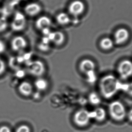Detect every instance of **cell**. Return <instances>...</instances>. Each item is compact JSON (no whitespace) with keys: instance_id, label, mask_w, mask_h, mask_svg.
Returning a JSON list of instances; mask_svg holds the SVG:
<instances>
[{"instance_id":"ba28073f","label":"cell","mask_w":132,"mask_h":132,"mask_svg":"<svg viewBox=\"0 0 132 132\" xmlns=\"http://www.w3.org/2000/svg\"><path fill=\"white\" fill-rule=\"evenodd\" d=\"M27 42L22 36H18L13 38L11 42V47L14 51L20 52L27 46Z\"/></svg>"},{"instance_id":"d4e9b609","label":"cell","mask_w":132,"mask_h":132,"mask_svg":"<svg viewBox=\"0 0 132 132\" xmlns=\"http://www.w3.org/2000/svg\"><path fill=\"white\" fill-rule=\"evenodd\" d=\"M6 69L4 61L0 58V75H2L5 72Z\"/></svg>"},{"instance_id":"7a4b0ae2","label":"cell","mask_w":132,"mask_h":132,"mask_svg":"<svg viewBox=\"0 0 132 132\" xmlns=\"http://www.w3.org/2000/svg\"><path fill=\"white\" fill-rule=\"evenodd\" d=\"M109 111L111 117L118 121L123 120L127 114L124 106L118 101H114L109 104Z\"/></svg>"},{"instance_id":"44dd1931","label":"cell","mask_w":132,"mask_h":132,"mask_svg":"<svg viewBox=\"0 0 132 132\" xmlns=\"http://www.w3.org/2000/svg\"><path fill=\"white\" fill-rule=\"evenodd\" d=\"M86 75L87 76V80L88 81L91 83L95 82L96 80L97 77L95 73V70L92 71L90 72L86 73Z\"/></svg>"},{"instance_id":"e0dca14e","label":"cell","mask_w":132,"mask_h":132,"mask_svg":"<svg viewBox=\"0 0 132 132\" xmlns=\"http://www.w3.org/2000/svg\"><path fill=\"white\" fill-rule=\"evenodd\" d=\"M34 85L39 91H43L48 87V83L45 79L39 78L35 81Z\"/></svg>"},{"instance_id":"7c38bea8","label":"cell","mask_w":132,"mask_h":132,"mask_svg":"<svg viewBox=\"0 0 132 132\" xmlns=\"http://www.w3.org/2000/svg\"><path fill=\"white\" fill-rule=\"evenodd\" d=\"M52 24L50 18L46 16L40 17L35 21V26L37 29L41 31L49 29Z\"/></svg>"},{"instance_id":"d6986e66","label":"cell","mask_w":132,"mask_h":132,"mask_svg":"<svg viewBox=\"0 0 132 132\" xmlns=\"http://www.w3.org/2000/svg\"><path fill=\"white\" fill-rule=\"evenodd\" d=\"M89 101L92 105H98L101 102L100 96L96 93H92L90 94Z\"/></svg>"},{"instance_id":"484cf974","label":"cell","mask_w":132,"mask_h":132,"mask_svg":"<svg viewBox=\"0 0 132 132\" xmlns=\"http://www.w3.org/2000/svg\"><path fill=\"white\" fill-rule=\"evenodd\" d=\"M5 45L3 42L0 40V53H2L5 50Z\"/></svg>"},{"instance_id":"6da1fadb","label":"cell","mask_w":132,"mask_h":132,"mask_svg":"<svg viewBox=\"0 0 132 132\" xmlns=\"http://www.w3.org/2000/svg\"><path fill=\"white\" fill-rule=\"evenodd\" d=\"M120 81L114 75L105 76L100 81V88L103 96L107 99L114 96L120 90L123 89Z\"/></svg>"},{"instance_id":"2e32d148","label":"cell","mask_w":132,"mask_h":132,"mask_svg":"<svg viewBox=\"0 0 132 132\" xmlns=\"http://www.w3.org/2000/svg\"><path fill=\"white\" fill-rule=\"evenodd\" d=\"M56 20L60 25H67L70 22V18L67 14L62 12L57 14L56 16Z\"/></svg>"},{"instance_id":"52a82bcc","label":"cell","mask_w":132,"mask_h":132,"mask_svg":"<svg viewBox=\"0 0 132 132\" xmlns=\"http://www.w3.org/2000/svg\"><path fill=\"white\" fill-rule=\"evenodd\" d=\"M68 9L70 14L76 17L80 15L84 12L85 5L84 3L80 0H75L70 4Z\"/></svg>"},{"instance_id":"5b68a950","label":"cell","mask_w":132,"mask_h":132,"mask_svg":"<svg viewBox=\"0 0 132 132\" xmlns=\"http://www.w3.org/2000/svg\"><path fill=\"white\" fill-rule=\"evenodd\" d=\"M28 70L29 73L34 76L40 77L45 73V67L42 61L36 60L29 63Z\"/></svg>"},{"instance_id":"4fadbf2b","label":"cell","mask_w":132,"mask_h":132,"mask_svg":"<svg viewBox=\"0 0 132 132\" xmlns=\"http://www.w3.org/2000/svg\"><path fill=\"white\" fill-rule=\"evenodd\" d=\"M96 65L93 61L90 59H86L82 60L79 64L80 70L85 74L95 70Z\"/></svg>"},{"instance_id":"9a60e30c","label":"cell","mask_w":132,"mask_h":132,"mask_svg":"<svg viewBox=\"0 0 132 132\" xmlns=\"http://www.w3.org/2000/svg\"><path fill=\"white\" fill-rule=\"evenodd\" d=\"M91 113L92 119H95L98 121H102L106 118V111L102 108H97L95 111H91Z\"/></svg>"},{"instance_id":"8fae6325","label":"cell","mask_w":132,"mask_h":132,"mask_svg":"<svg viewBox=\"0 0 132 132\" xmlns=\"http://www.w3.org/2000/svg\"><path fill=\"white\" fill-rule=\"evenodd\" d=\"M47 37L50 42H52L57 46H60L63 44L65 39L64 34L60 31L50 32Z\"/></svg>"},{"instance_id":"30bf717a","label":"cell","mask_w":132,"mask_h":132,"mask_svg":"<svg viewBox=\"0 0 132 132\" xmlns=\"http://www.w3.org/2000/svg\"><path fill=\"white\" fill-rule=\"evenodd\" d=\"M41 10L42 7L40 5L35 2L28 4L24 8L26 14L31 17L37 15L41 12Z\"/></svg>"},{"instance_id":"4316f807","label":"cell","mask_w":132,"mask_h":132,"mask_svg":"<svg viewBox=\"0 0 132 132\" xmlns=\"http://www.w3.org/2000/svg\"><path fill=\"white\" fill-rule=\"evenodd\" d=\"M0 132H11V131L8 127L3 126L0 128Z\"/></svg>"},{"instance_id":"3957f363","label":"cell","mask_w":132,"mask_h":132,"mask_svg":"<svg viewBox=\"0 0 132 132\" xmlns=\"http://www.w3.org/2000/svg\"><path fill=\"white\" fill-rule=\"evenodd\" d=\"M91 119V111L85 109H81L77 111L74 116V121L75 123L80 127L86 126Z\"/></svg>"},{"instance_id":"cb8c5ba5","label":"cell","mask_w":132,"mask_h":132,"mask_svg":"<svg viewBox=\"0 0 132 132\" xmlns=\"http://www.w3.org/2000/svg\"><path fill=\"white\" fill-rule=\"evenodd\" d=\"M16 132H30V129L26 125H22L17 129Z\"/></svg>"},{"instance_id":"603a6c76","label":"cell","mask_w":132,"mask_h":132,"mask_svg":"<svg viewBox=\"0 0 132 132\" xmlns=\"http://www.w3.org/2000/svg\"><path fill=\"white\" fill-rule=\"evenodd\" d=\"M39 49L41 51H42L43 52H46L49 49L48 43H45L43 42L39 45Z\"/></svg>"},{"instance_id":"7402d4cb","label":"cell","mask_w":132,"mask_h":132,"mask_svg":"<svg viewBox=\"0 0 132 132\" xmlns=\"http://www.w3.org/2000/svg\"><path fill=\"white\" fill-rule=\"evenodd\" d=\"M123 89L128 94L132 96V82L124 85Z\"/></svg>"},{"instance_id":"ac0fdd59","label":"cell","mask_w":132,"mask_h":132,"mask_svg":"<svg viewBox=\"0 0 132 132\" xmlns=\"http://www.w3.org/2000/svg\"><path fill=\"white\" fill-rule=\"evenodd\" d=\"M114 45V42L109 38H104L100 42V46L104 50H110L113 47Z\"/></svg>"},{"instance_id":"9c48e42d","label":"cell","mask_w":132,"mask_h":132,"mask_svg":"<svg viewBox=\"0 0 132 132\" xmlns=\"http://www.w3.org/2000/svg\"><path fill=\"white\" fill-rule=\"evenodd\" d=\"M129 37V31L124 28L118 29L114 34V42L116 44L121 45L125 43Z\"/></svg>"},{"instance_id":"5bb4252c","label":"cell","mask_w":132,"mask_h":132,"mask_svg":"<svg viewBox=\"0 0 132 132\" xmlns=\"http://www.w3.org/2000/svg\"><path fill=\"white\" fill-rule=\"evenodd\" d=\"M18 90L22 95L28 96L32 93L33 87L31 83L27 81H24L19 85Z\"/></svg>"},{"instance_id":"ffe728a7","label":"cell","mask_w":132,"mask_h":132,"mask_svg":"<svg viewBox=\"0 0 132 132\" xmlns=\"http://www.w3.org/2000/svg\"><path fill=\"white\" fill-rule=\"evenodd\" d=\"M8 23L6 17L2 16L0 18V32H3L7 29Z\"/></svg>"},{"instance_id":"83f0119b","label":"cell","mask_w":132,"mask_h":132,"mask_svg":"<svg viewBox=\"0 0 132 132\" xmlns=\"http://www.w3.org/2000/svg\"><path fill=\"white\" fill-rule=\"evenodd\" d=\"M128 118L129 119V120L132 122V109H131L130 111H129V112L127 114Z\"/></svg>"},{"instance_id":"277c9868","label":"cell","mask_w":132,"mask_h":132,"mask_svg":"<svg viewBox=\"0 0 132 132\" xmlns=\"http://www.w3.org/2000/svg\"><path fill=\"white\" fill-rule=\"evenodd\" d=\"M118 73L123 80L129 79L132 76V62L125 60L120 63L118 67Z\"/></svg>"},{"instance_id":"8992f818","label":"cell","mask_w":132,"mask_h":132,"mask_svg":"<svg viewBox=\"0 0 132 132\" xmlns=\"http://www.w3.org/2000/svg\"><path fill=\"white\" fill-rule=\"evenodd\" d=\"M26 22L25 16L22 13L16 12L11 23V28L16 32L23 30L25 28Z\"/></svg>"}]
</instances>
